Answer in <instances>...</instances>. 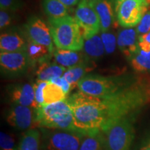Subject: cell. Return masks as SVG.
I'll list each match as a JSON object with an SVG mask.
<instances>
[{
    "label": "cell",
    "instance_id": "12",
    "mask_svg": "<svg viewBox=\"0 0 150 150\" xmlns=\"http://www.w3.org/2000/svg\"><path fill=\"white\" fill-rule=\"evenodd\" d=\"M9 100L13 104L22 105L37 108L38 105L35 102L33 85L29 83H18L9 87L8 90Z\"/></svg>",
    "mask_w": 150,
    "mask_h": 150
},
{
    "label": "cell",
    "instance_id": "15",
    "mask_svg": "<svg viewBox=\"0 0 150 150\" xmlns=\"http://www.w3.org/2000/svg\"><path fill=\"white\" fill-rule=\"evenodd\" d=\"M80 52L56 48L53 52V55L57 64L67 69L88 61V57Z\"/></svg>",
    "mask_w": 150,
    "mask_h": 150
},
{
    "label": "cell",
    "instance_id": "37",
    "mask_svg": "<svg viewBox=\"0 0 150 150\" xmlns=\"http://www.w3.org/2000/svg\"><path fill=\"white\" fill-rule=\"evenodd\" d=\"M124 1H125V0H115V8L117 7Z\"/></svg>",
    "mask_w": 150,
    "mask_h": 150
},
{
    "label": "cell",
    "instance_id": "6",
    "mask_svg": "<svg viewBox=\"0 0 150 150\" xmlns=\"http://www.w3.org/2000/svg\"><path fill=\"white\" fill-rule=\"evenodd\" d=\"M41 149L79 150L84 135L77 132L40 128Z\"/></svg>",
    "mask_w": 150,
    "mask_h": 150
},
{
    "label": "cell",
    "instance_id": "28",
    "mask_svg": "<svg viewBox=\"0 0 150 150\" xmlns=\"http://www.w3.org/2000/svg\"><path fill=\"white\" fill-rule=\"evenodd\" d=\"M49 81L36 80V82L33 84V89H34L35 102H37L38 106H42L44 104V97H43V91L45 88L48 83Z\"/></svg>",
    "mask_w": 150,
    "mask_h": 150
},
{
    "label": "cell",
    "instance_id": "9",
    "mask_svg": "<svg viewBox=\"0 0 150 150\" xmlns=\"http://www.w3.org/2000/svg\"><path fill=\"white\" fill-rule=\"evenodd\" d=\"M26 50L0 53L1 72L8 77H16L24 74L31 65Z\"/></svg>",
    "mask_w": 150,
    "mask_h": 150
},
{
    "label": "cell",
    "instance_id": "11",
    "mask_svg": "<svg viewBox=\"0 0 150 150\" xmlns=\"http://www.w3.org/2000/svg\"><path fill=\"white\" fill-rule=\"evenodd\" d=\"M26 33L29 40L46 46L50 53L54 52L52 36L50 27L38 17H33L25 25Z\"/></svg>",
    "mask_w": 150,
    "mask_h": 150
},
{
    "label": "cell",
    "instance_id": "22",
    "mask_svg": "<svg viewBox=\"0 0 150 150\" xmlns=\"http://www.w3.org/2000/svg\"><path fill=\"white\" fill-rule=\"evenodd\" d=\"M43 97L44 104L42 105H47L65 100L67 95L61 87L49 81L43 91Z\"/></svg>",
    "mask_w": 150,
    "mask_h": 150
},
{
    "label": "cell",
    "instance_id": "4",
    "mask_svg": "<svg viewBox=\"0 0 150 150\" xmlns=\"http://www.w3.org/2000/svg\"><path fill=\"white\" fill-rule=\"evenodd\" d=\"M137 77L131 76H103L86 74L79 82L80 91L91 96L106 98L115 95L132 83Z\"/></svg>",
    "mask_w": 150,
    "mask_h": 150
},
{
    "label": "cell",
    "instance_id": "32",
    "mask_svg": "<svg viewBox=\"0 0 150 150\" xmlns=\"http://www.w3.org/2000/svg\"><path fill=\"white\" fill-rule=\"evenodd\" d=\"M12 22V17L9 11L2 10L0 11V28L1 29H4L10 25Z\"/></svg>",
    "mask_w": 150,
    "mask_h": 150
},
{
    "label": "cell",
    "instance_id": "18",
    "mask_svg": "<svg viewBox=\"0 0 150 150\" xmlns=\"http://www.w3.org/2000/svg\"><path fill=\"white\" fill-rule=\"evenodd\" d=\"M67 68L54 62L53 63L43 61L36 70V80L50 81L52 79L63 76Z\"/></svg>",
    "mask_w": 150,
    "mask_h": 150
},
{
    "label": "cell",
    "instance_id": "40",
    "mask_svg": "<svg viewBox=\"0 0 150 150\" xmlns=\"http://www.w3.org/2000/svg\"><path fill=\"white\" fill-rule=\"evenodd\" d=\"M147 1H148V2H149V4H150V0H147Z\"/></svg>",
    "mask_w": 150,
    "mask_h": 150
},
{
    "label": "cell",
    "instance_id": "1",
    "mask_svg": "<svg viewBox=\"0 0 150 150\" xmlns=\"http://www.w3.org/2000/svg\"><path fill=\"white\" fill-rule=\"evenodd\" d=\"M78 132L95 135L103 132L108 125V108L104 99L79 91L67 99Z\"/></svg>",
    "mask_w": 150,
    "mask_h": 150
},
{
    "label": "cell",
    "instance_id": "33",
    "mask_svg": "<svg viewBox=\"0 0 150 150\" xmlns=\"http://www.w3.org/2000/svg\"><path fill=\"white\" fill-rule=\"evenodd\" d=\"M139 150H150V133L142 140Z\"/></svg>",
    "mask_w": 150,
    "mask_h": 150
},
{
    "label": "cell",
    "instance_id": "17",
    "mask_svg": "<svg viewBox=\"0 0 150 150\" xmlns=\"http://www.w3.org/2000/svg\"><path fill=\"white\" fill-rule=\"evenodd\" d=\"M95 67V65L93 62L87 61L74 67L67 68L63 77L72 86V90L75 86H78L79 82L86 76L88 72H91Z\"/></svg>",
    "mask_w": 150,
    "mask_h": 150
},
{
    "label": "cell",
    "instance_id": "2",
    "mask_svg": "<svg viewBox=\"0 0 150 150\" xmlns=\"http://www.w3.org/2000/svg\"><path fill=\"white\" fill-rule=\"evenodd\" d=\"M35 127L79 133L74 125L72 110L67 99L37 108Z\"/></svg>",
    "mask_w": 150,
    "mask_h": 150
},
{
    "label": "cell",
    "instance_id": "20",
    "mask_svg": "<svg viewBox=\"0 0 150 150\" xmlns=\"http://www.w3.org/2000/svg\"><path fill=\"white\" fill-rule=\"evenodd\" d=\"M83 50L86 55L93 59L102 57L106 52L102 38L98 33L85 40Z\"/></svg>",
    "mask_w": 150,
    "mask_h": 150
},
{
    "label": "cell",
    "instance_id": "19",
    "mask_svg": "<svg viewBox=\"0 0 150 150\" xmlns=\"http://www.w3.org/2000/svg\"><path fill=\"white\" fill-rule=\"evenodd\" d=\"M41 133L35 129H29L20 138L16 150H40Z\"/></svg>",
    "mask_w": 150,
    "mask_h": 150
},
{
    "label": "cell",
    "instance_id": "13",
    "mask_svg": "<svg viewBox=\"0 0 150 150\" xmlns=\"http://www.w3.org/2000/svg\"><path fill=\"white\" fill-rule=\"evenodd\" d=\"M136 30L131 28L122 30L117 38V45L125 56L131 58L138 54L139 46L137 43Z\"/></svg>",
    "mask_w": 150,
    "mask_h": 150
},
{
    "label": "cell",
    "instance_id": "27",
    "mask_svg": "<svg viewBox=\"0 0 150 150\" xmlns=\"http://www.w3.org/2000/svg\"><path fill=\"white\" fill-rule=\"evenodd\" d=\"M0 146L1 150H16L18 147L13 137L4 132L0 134Z\"/></svg>",
    "mask_w": 150,
    "mask_h": 150
},
{
    "label": "cell",
    "instance_id": "34",
    "mask_svg": "<svg viewBox=\"0 0 150 150\" xmlns=\"http://www.w3.org/2000/svg\"><path fill=\"white\" fill-rule=\"evenodd\" d=\"M138 41L140 43L150 45V31L147 33H145V34L140 35L139 38H138Z\"/></svg>",
    "mask_w": 150,
    "mask_h": 150
},
{
    "label": "cell",
    "instance_id": "10",
    "mask_svg": "<svg viewBox=\"0 0 150 150\" xmlns=\"http://www.w3.org/2000/svg\"><path fill=\"white\" fill-rule=\"evenodd\" d=\"M35 109L29 106L13 104L6 116L7 123L19 130L35 127Z\"/></svg>",
    "mask_w": 150,
    "mask_h": 150
},
{
    "label": "cell",
    "instance_id": "16",
    "mask_svg": "<svg viewBox=\"0 0 150 150\" xmlns=\"http://www.w3.org/2000/svg\"><path fill=\"white\" fill-rule=\"evenodd\" d=\"M27 43L24 38L16 32L1 33L0 50L1 52H13L26 50Z\"/></svg>",
    "mask_w": 150,
    "mask_h": 150
},
{
    "label": "cell",
    "instance_id": "14",
    "mask_svg": "<svg viewBox=\"0 0 150 150\" xmlns=\"http://www.w3.org/2000/svg\"><path fill=\"white\" fill-rule=\"evenodd\" d=\"M91 4V3H90ZM100 20L101 31L106 32L114 22V11L110 0H97L91 3Z\"/></svg>",
    "mask_w": 150,
    "mask_h": 150
},
{
    "label": "cell",
    "instance_id": "39",
    "mask_svg": "<svg viewBox=\"0 0 150 150\" xmlns=\"http://www.w3.org/2000/svg\"><path fill=\"white\" fill-rule=\"evenodd\" d=\"M145 56H150V52H149V53H148L147 54H146L145 55Z\"/></svg>",
    "mask_w": 150,
    "mask_h": 150
},
{
    "label": "cell",
    "instance_id": "7",
    "mask_svg": "<svg viewBox=\"0 0 150 150\" xmlns=\"http://www.w3.org/2000/svg\"><path fill=\"white\" fill-rule=\"evenodd\" d=\"M149 5L147 0H125L115 8L118 22L125 27H136L147 12Z\"/></svg>",
    "mask_w": 150,
    "mask_h": 150
},
{
    "label": "cell",
    "instance_id": "23",
    "mask_svg": "<svg viewBox=\"0 0 150 150\" xmlns=\"http://www.w3.org/2000/svg\"><path fill=\"white\" fill-rule=\"evenodd\" d=\"M79 150H107L102 132L95 135H84Z\"/></svg>",
    "mask_w": 150,
    "mask_h": 150
},
{
    "label": "cell",
    "instance_id": "26",
    "mask_svg": "<svg viewBox=\"0 0 150 150\" xmlns=\"http://www.w3.org/2000/svg\"><path fill=\"white\" fill-rule=\"evenodd\" d=\"M101 38H102L105 48V52L106 54H111L115 51L116 41H117L115 35L106 31V32L102 33Z\"/></svg>",
    "mask_w": 150,
    "mask_h": 150
},
{
    "label": "cell",
    "instance_id": "24",
    "mask_svg": "<svg viewBox=\"0 0 150 150\" xmlns=\"http://www.w3.org/2000/svg\"><path fill=\"white\" fill-rule=\"evenodd\" d=\"M26 51L27 52L31 63H35L38 61L42 63V61L45 59V58L51 54L46 46L38 44L29 40Z\"/></svg>",
    "mask_w": 150,
    "mask_h": 150
},
{
    "label": "cell",
    "instance_id": "29",
    "mask_svg": "<svg viewBox=\"0 0 150 150\" xmlns=\"http://www.w3.org/2000/svg\"><path fill=\"white\" fill-rule=\"evenodd\" d=\"M150 31V11L144 15L139 24L137 25L136 32L139 34H145Z\"/></svg>",
    "mask_w": 150,
    "mask_h": 150
},
{
    "label": "cell",
    "instance_id": "25",
    "mask_svg": "<svg viewBox=\"0 0 150 150\" xmlns=\"http://www.w3.org/2000/svg\"><path fill=\"white\" fill-rule=\"evenodd\" d=\"M131 67L137 72H150V56H145L140 54H134L129 58Z\"/></svg>",
    "mask_w": 150,
    "mask_h": 150
},
{
    "label": "cell",
    "instance_id": "5",
    "mask_svg": "<svg viewBox=\"0 0 150 150\" xmlns=\"http://www.w3.org/2000/svg\"><path fill=\"white\" fill-rule=\"evenodd\" d=\"M134 117L115 121L103 131L107 150H131L135 137Z\"/></svg>",
    "mask_w": 150,
    "mask_h": 150
},
{
    "label": "cell",
    "instance_id": "30",
    "mask_svg": "<svg viewBox=\"0 0 150 150\" xmlns=\"http://www.w3.org/2000/svg\"><path fill=\"white\" fill-rule=\"evenodd\" d=\"M22 6L20 0H0V8L2 10L14 11Z\"/></svg>",
    "mask_w": 150,
    "mask_h": 150
},
{
    "label": "cell",
    "instance_id": "8",
    "mask_svg": "<svg viewBox=\"0 0 150 150\" xmlns=\"http://www.w3.org/2000/svg\"><path fill=\"white\" fill-rule=\"evenodd\" d=\"M74 18L79 26L84 40L97 34L101 29L100 20L91 4L81 0L76 7Z\"/></svg>",
    "mask_w": 150,
    "mask_h": 150
},
{
    "label": "cell",
    "instance_id": "35",
    "mask_svg": "<svg viewBox=\"0 0 150 150\" xmlns=\"http://www.w3.org/2000/svg\"><path fill=\"white\" fill-rule=\"evenodd\" d=\"M61 1L65 6H66L67 8H71V7L77 5L81 0H59Z\"/></svg>",
    "mask_w": 150,
    "mask_h": 150
},
{
    "label": "cell",
    "instance_id": "21",
    "mask_svg": "<svg viewBox=\"0 0 150 150\" xmlns=\"http://www.w3.org/2000/svg\"><path fill=\"white\" fill-rule=\"evenodd\" d=\"M42 7L49 18H61L69 15V8L59 0H42Z\"/></svg>",
    "mask_w": 150,
    "mask_h": 150
},
{
    "label": "cell",
    "instance_id": "36",
    "mask_svg": "<svg viewBox=\"0 0 150 150\" xmlns=\"http://www.w3.org/2000/svg\"><path fill=\"white\" fill-rule=\"evenodd\" d=\"M144 79H145V89L148 97V101H149V103H150V76L147 78H144Z\"/></svg>",
    "mask_w": 150,
    "mask_h": 150
},
{
    "label": "cell",
    "instance_id": "38",
    "mask_svg": "<svg viewBox=\"0 0 150 150\" xmlns=\"http://www.w3.org/2000/svg\"><path fill=\"white\" fill-rule=\"evenodd\" d=\"M86 1H87L88 2H89V3H93V2H94V1H97V0H86Z\"/></svg>",
    "mask_w": 150,
    "mask_h": 150
},
{
    "label": "cell",
    "instance_id": "3",
    "mask_svg": "<svg viewBox=\"0 0 150 150\" xmlns=\"http://www.w3.org/2000/svg\"><path fill=\"white\" fill-rule=\"evenodd\" d=\"M54 44L60 50L81 51L84 38L74 18L68 16L58 19L49 18Z\"/></svg>",
    "mask_w": 150,
    "mask_h": 150
},
{
    "label": "cell",
    "instance_id": "31",
    "mask_svg": "<svg viewBox=\"0 0 150 150\" xmlns=\"http://www.w3.org/2000/svg\"><path fill=\"white\" fill-rule=\"evenodd\" d=\"M50 82L55 83L56 85L59 86L60 87H61V88L63 90V91L65 92V93L67 95H68L70 91L72 90V86H71L70 84L67 82V81L64 77H63V76L52 79L50 81Z\"/></svg>",
    "mask_w": 150,
    "mask_h": 150
}]
</instances>
